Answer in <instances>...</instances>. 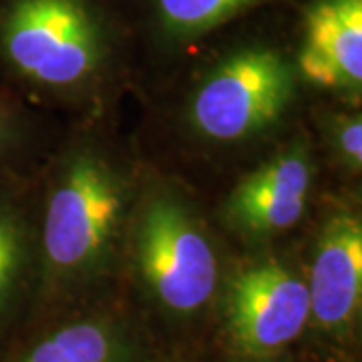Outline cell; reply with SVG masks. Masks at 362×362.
<instances>
[{"label": "cell", "mask_w": 362, "mask_h": 362, "mask_svg": "<svg viewBox=\"0 0 362 362\" xmlns=\"http://www.w3.org/2000/svg\"><path fill=\"white\" fill-rule=\"evenodd\" d=\"M2 42L23 75L47 85L78 83L101 59V30L83 0H14Z\"/></svg>", "instance_id": "6da1fadb"}, {"label": "cell", "mask_w": 362, "mask_h": 362, "mask_svg": "<svg viewBox=\"0 0 362 362\" xmlns=\"http://www.w3.org/2000/svg\"><path fill=\"white\" fill-rule=\"evenodd\" d=\"M292 89L294 73L280 52L244 49L226 59L199 87L192 119L206 137L246 139L282 115Z\"/></svg>", "instance_id": "7a4b0ae2"}, {"label": "cell", "mask_w": 362, "mask_h": 362, "mask_svg": "<svg viewBox=\"0 0 362 362\" xmlns=\"http://www.w3.org/2000/svg\"><path fill=\"white\" fill-rule=\"evenodd\" d=\"M137 258L147 284L171 310H197L216 290L214 250L173 199L159 197L145 209L137 230Z\"/></svg>", "instance_id": "3957f363"}, {"label": "cell", "mask_w": 362, "mask_h": 362, "mask_svg": "<svg viewBox=\"0 0 362 362\" xmlns=\"http://www.w3.org/2000/svg\"><path fill=\"white\" fill-rule=\"evenodd\" d=\"M123 207L115 177L97 159H78L51 195L45 216V254L57 268L89 264L109 244Z\"/></svg>", "instance_id": "277c9868"}, {"label": "cell", "mask_w": 362, "mask_h": 362, "mask_svg": "<svg viewBox=\"0 0 362 362\" xmlns=\"http://www.w3.org/2000/svg\"><path fill=\"white\" fill-rule=\"evenodd\" d=\"M308 318V284L282 264H256L233 278L228 326L238 349L247 354L284 349L302 332Z\"/></svg>", "instance_id": "5b68a950"}, {"label": "cell", "mask_w": 362, "mask_h": 362, "mask_svg": "<svg viewBox=\"0 0 362 362\" xmlns=\"http://www.w3.org/2000/svg\"><path fill=\"white\" fill-rule=\"evenodd\" d=\"M310 316L340 334L358 314L362 296V223L352 214H337L324 226L312 264Z\"/></svg>", "instance_id": "8992f818"}, {"label": "cell", "mask_w": 362, "mask_h": 362, "mask_svg": "<svg viewBox=\"0 0 362 362\" xmlns=\"http://www.w3.org/2000/svg\"><path fill=\"white\" fill-rule=\"evenodd\" d=\"M300 73L324 89L362 83V0H316L306 13Z\"/></svg>", "instance_id": "52a82bcc"}, {"label": "cell", "mask_w": 362, "mask_h": 362, "mask_svg": "<svg viewBox=\"0 0 362 362\" xmlns=\"http://www.w3.org/2000/svg\"><path fill=\"white\" fill-rule=\"evenodd\" d=\"M312 168L302 151H286L240 181L230 197L228 214L254 233L288 230L306 207Z\"/></svg>", "instance_id": "ba28073f"}, {"label": "cell", "mask_w": 362, "mask_h": 362, "mask_svg": "<svg viewBox=\"0 0 362 362\" xmlns=\"http://www.w3.org/2000/svg\"><path fill=\"white\" fill-rule=\"evenodd\" d=\"M113 342L103 326L81 322L57 330L25 362H111Z\"/></svg>", "instance_id": "9c48e42d"}, {"label": "cell", "mask_w": 362, "mask_h": 362, "mask_svg": "<svg viewBox=\"0 0 362 362\" xmlns=\"http://www.w3.org/2000/svg\"><path fill=\"white\" fill-rule=\"evenodd\" d=\"M259 0H157L165 28L177 35H195L230 21Z\"/></svg>", "instance_id": "30bf717a"}, {"label": "cell", "mask_w": 362, "mask_h": 362, "mask_svg": "<svg viewBox=\"0 0 362 362\" xmlns=\"http://www.w3.org/2000/svg\"><path fill=\"white\" fill-rule=\"evenodd\" d=\"M18 264V233L8 220L0 218V298L13 280Z\"/></svg>", "instance_id": "8fae6325"}, {"label": "cell", "mask_w": 362, "mask_h": 362, "mask_svg": "<svg viewBox=\"0 0 362 362\" xmlns=\"http://www.w3.org/2000/svg\"><path fill=\"white\" fill-rule=\"evenodd\" d=\"M338 141H340V149L346 156L352 168H361L362 161V123L361 117L356 119H349L340 131H338Z\"/></svg>", "instance_id": "7c38bea8"}]
</instances>
